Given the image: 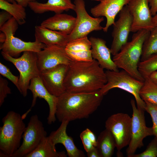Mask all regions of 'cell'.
<instances>
[{
  "instance_id": "obj_1",
  "label": "cell",
  "mask_w": 157,
  "mask_h": 157,
  "mask_svg": "<svg viewBox=\"0 0 157 157\" xmlns=\"http://www.w3.org/2000/svg\"><path fill=\"white\" fill-rule=\"evenodd\" d=\"M107 81L105 72L96 60H72L69 65L64 85L67 92H91L99 90Z\"/></svg>"
},
{
  "instance_id": "obj_2",
  "label": "cell",
  "mask_w": 157,
  "mask_h": 157,
  "mask_svg": "<svg viewBox=\"0 0 157 157\" xmlns=\"http://www.w3.org/2000/svg\"><path fill=\"white\" fill-rule=\"evenodd\" d=\"M104 96L99 90L87 92L65 91L57 97L56 118L60 122L87 118L97 109Z\"/></svg>"
},
{
  "instance_id": "obj_3",
  "label": "cell",
  "mask_w": 157,
  "mask_h": 157,
  "mask_svg": "<svg viewBox=\"0 0 157 157\" xmlns=\"http://www.w3.org/2000/svg\"><path fill=\"white\" fill-rule=\"evenodd\" d=\"M150 31L139 30L133 35L131 40L127 42L120 51L113 56V60L118 68L126 72L136 79L144 81V79L138 70L143 44Z\"/></svg>"
},
{
  "instance_id": "obj_4",
  "label": "cell",
  "mask_w": 157,
  "mask_h": 157,
  "mask_svg": "<svg viewBox=\"0 0 157 157\" xmlns=\"http://www.w3.org/2000/svg\"><path fill=\"white\" fill-rule=\"evenodd\" d=\"M24 116L14 111L8 112L0 127V157H11L19 148L26 128Z\"/></svg>"
},
{
  "instance_id": "obj_5",
  "label": "cell",
  "mask_w": 157,
  "mask_h": 157,
  "mask_svg": "<svg viewBox=\"0 0 157 157\" xmlns=\"http://www.w3.org/2000/svg\"><path fill=\"white\" fill-rule=\"evenodd\" d=\"M105 73L107 83L99 90L101 93L104 95L111 89H120L133 95L137 107L145 111V103L139 94L144 81L136 79L122 69L120 71L107 70Z\"/></svg>"
},
{
  "instance_id": "obj_6",
  "label": "cell",
  "mask_w": 157,
  "mask_h": 157,
  "mask_svg": "<svg viewBox=\"0 0 157 157\" xmlns=\"http://www.w3.org/2000/svg\"><path fill=\"white\" fill-rule=\"evenodd\" d=\"M18 24L13 17L0 27L1 31L6 36L5 42L0 46L3 52L14 58H17L22 52L31 51L38 53L46 46L36 40L25 42L14 36Z\"/></svg>"
},
{
  "instance_id": "obj_7",
  "label": "cell",
  "mask_w": 157,
  "mask_h": 157,
  "mask_svg": "<svg viewBox=\"0 0 157 157\" xmlns=\"http://www.w3.org/2000/svg\"><path fill=\"white\" fill-rule=\"evenodd\" d=\"M1 54L4 59L12 63L19 71L18 90L24 97H26L27 95L31 80L40 76V72L38 65L37 53L25 51L19 58L12 57L2 51Z\"/></svg>"
},
{
  "instance_id": "obj_8",
  "label": "cell",
  "mask_w": 157,
  "mask_h": 157,
  "mask_svg": "<svg viewBox=\"0 0 157 157\" xmlns=\"http://www.w3.org/2000/svg\"><path fill=\"white\" fill-rule=\"evenodd\" d=\"M133 113L131 117V138L126 149L128 157H132L136 151L144 146L143 140L146 137L153 135L152 127L147 126L146 124L144 110L136 106L133 99L131 101Z\"/></svg>"
},
{
  "instance_id": "obj_9",
  "label": "cell",
  "mask_w": 157,
  "mask_h": 157,
  "mask_svg": "<svg viewBox=\"0 0 157 157\" xmlns=\"http://www.w3.org/2000/svg\"><path fill=\"white\" fill-rule=\"evenodd\" d=\"M74 10L76 17L74 27L69 35V41L86 37L93 31L103 29L100 24L104 21V18L103 17H93L90 16L86 10L84 0H74Z\"/></svg>"
},
{
  "instance_id": "obj_10",
  "label": "cell",
  "mask_w": 157,
  "mask_h": 157,
  "mask_svg": "<svg viewBox=\"0 0 157 157\" xmlns=\"http://www.w3.org/2000/svg\"><path fill=\"white\" fill-rule=\"evenodd\" d=\"M105 126L115 139L117 156H121L120 151L129 145L131 140V117L123 113L113 114L106 120Z\"/></svg>"
},
{
  "instance_id": "obj_11",
  "label": "cell",
  "mask_w": 157,
  "mask_h": 157,
  "mask_svg": "<svg viewBox=\"0 0 157 157\" xmlns=\"http://www.w3.org/2000/svg\"><path fill=\"white\" fill-rule=\"evenodd\" d=\"M47 136V132L38 115H32L23 134L22 144L11 157H25Z\"/></svg>"
},
{
  "instance_id": "obj_12",
  "label": "cell",
  "mask_w": 157,
  "mask_h": 157,
  "mask_svg": "<svg viewBox=\"0 0 157 157\" xmlns=\"http://www.w3.org/2000/svg\"><path fill=\"white\" fill-rule=\"evenodd\" d=\"M133 22L132 16L126 5L119 12L118 19L113 24V40L110 49L113 56L118 53L128 42Z\"/></svg>"
},
{
  "instance_id": "obj_13",
  "label": "cell",
  "mask_w": 157,
  "mask_h": 157,
  "mask_svg": "<svg viewBox=\"0 0 157 157\" xmlns=\"http://www.w3.org/2000/svg\"><path fill=\"white\" fill-rule=\"evenodd\" d=\"M149 3L148 0H130L127 5L133 18L131 32L142 29L150 31L155 27Z\"/></svg>"
},
{
  "instance_id": "obj_14",
  "label": "cell",
  "mask_w": 157,
  "mask_h": 157,
  "mask_svg": "<svg viewBox=\"0 0 157 157\" xmlns=\"http://www.w3.org/2000/svg\"><path fill=\"white\" fill-rule=\"evenodd\" d=\"M37 54L38 65L40 72L60 64L69 65L72 61L64 47L46 46Z\"/></svg>"
},
{
  "instance_id": "obj_15",
  "label": "cell",
  "mask_w": 157,
  "mask_h": 157,
  "mask_svg": "<svg viewBox=\"0 0 157 157\" xmlns=\"http://www.w3.org/2000/svg\"><path fill=\"white\" fill-rule=\"evenodd\" d=\"M68 67L69 65L60 64L40 72L42 83L51 94L58 97L66 91L64 81Z\"/></svg>"
},
{
  "instance_id": "obj_16",
  "label": "cell",
  "mask_w": 157,
  "mask_h": 157,
  "mask_svg": "<svg viewBox=\"0 0 157 157\" xmlns=\"http://www.w3.org/2000/svg\"><path fill=\"white\" fill-rule=\"evenodd\" d=\"M100 3L92 8L90 12L94 17H105L106 22L103 30L107 32L110 26L115 23V17L123 8L127 5L130 0H92Z\"/></svg>"
},
{
  "instance_id": "obj_17",
  "label": "cell",
  "mask_w": 157,
  "mask_h": 157,
  "mask_svg": "<svg viewBox=\"0 0 157 157\" xmlns=\"http://www.w3.org/2000/svg\"><path fill=\"white\" fill-rule=\"evenodd\" d=\"M28 89L33 94L31 108L35 106L37 98L44 99L48 104L49 108V114L47 118V123L49 124L54 123L56 119V113L58 97L49 92L40 77L34 78L31 80Z\"/></svg>"
},
{
  "instance_id": "obj_18",
  "label": "cell",
  "mask_w": 157,
  "mask_h": 157,
  "mask_svg": "<svg viewBox=\"0 0 157 157\" xmlns=\"http://www.w3.org/2000/svg\"><path fill=\"white\" fill-rule=\"evenodd\" d=\"M91 44V53L93 59L98 62L104 69L118 71V67L111 58L110 49L106 44L104 39L91 37L89 39Z\"/></svg>"
},
{
  "instance_id": "obj_19",
  "label": "cell",
  "mask_w": 157,
  "mask_h": 157,
  "mask_svg": "<svg viewBox=\"0 0 157 157\" xmlns=\"http://www.w3.org/2000/svg\"><path fill=\"white\" fill-rule=\"evenodd\" d=\"M61 122L59 128L52 132L49 136L53 143L55 145L59 143L62 144L69 157H85L83 152L77 147L72 138L67 133V128L69 122L63 121Z\"/></svg>"
},
{
  "instance_id": "obj_20",
  "label": "cell",
  "mask_w": 157,
  "mask_h": 157,
  "mask_svg": "<svg viewBox=\"0 0 157 157\" xmlns=\"http://www.w3.org/2000/svg\"><path fill=\"white\" fill-rule=\"evenodd\" d=\"M35 40L46 46L56 45L65 47L69 42V35L52 30L41 25L35 27Z\"/></svg>"
},
{
  "instance_id": "obj_21",
  "label": "cell",
  "mask_w": 157,
  "mask_h": 157,
  "mask_svg": "<svg viewBox=\"0 0 157 157\" xmlns=\"http://www.w3.org/2000/svg\"><path fill=\"white\" fill-rule=\"evenodd\" d=\"M76 21V17L72 15L58 13L43 21L40 25L52 30L69 35L74 27Z\"/></svg>"
},
{
  "instance_id": "obj_22",
  "label": "cell",
  "mask_w": 157,
  "mask_h": 157,
  "mask_svg": "<svg viewBox=\"0 0 157 157\" xmlns=\"http://www.w3.org/2000/svg\"><path fill=\"white\" fill-rule=\"evenodd\" d=\"M28 6L35 13L38 14L49 11L60 13L70 10H74L75 8L71 0H47L45 3L35 1L30 3Z\"/></svg>"
},
{
  "instance_id": "obj_23",
  "label": "cell",
  "mask_w": 157,
  "mask_h": 157,
  "mask_svg": "<svg viewBox=\"0 0 157 157\" xmlns=\"http://www.w3.org/2000/svg\"><path fill=\"white\" fill-rule=\"evenodd\" d=\"M49 136H47L37 147L25 157H66L64 151L58 152Z\"/></svg>"
},
{
  "instance_id": "obj_24",
  "label": "cell",
  "mask_w": 157,
  "mask_h": 157,
  "mask_svg": "<svg viewBox=\"0 0 157 157\" xmlns=\"http://www.w3.org/2000/svg\"><path fill=\"white\" fill-rule=\"evenodd\" d=\"M101 157H111L116 148L115 139L111 133L105 129L100 133L97 139L96 147Z\"/></svg>"
},
{
  "instance_id": "obj_25",
  "label": "cell",
  "mask_w": 157,
  "mask_h": 157,
  "mask_svg": "<svg viewBox=\"0 0 157 157\" xmlns=\"http://www.w3.org/2000/svg\"><path fill=\"white\" fill-rule=\"evenodd\" d=\"M25 8L16 1L11 3L0 0V9L10 13L20 25H22L26 22V15Z\"/></svg>"
},
{
  "instance_id": "obj_26",
  "label": "cell",
  "mask_w": 157,
  "mask_h": 157,
  "mask_svg": "<svg viewBox=\"0 0 157 157\" xmlns=\"http://www.w3.org/2000/svg\"><path fill=\"white\" fill-rule=\"evenodd\" d=\"M157 54V28L150 31V34L144 41L142 47L141 61Z\"/></svg>"
},
{
  "instance_id": "obj_27",
  "label": "cell",
  "mask_w": 157,
  "mask_h": 157,
  "mask_svg": "<svg viewBox=\"0 0 157 157\" xmlns=\"http://www.w3.org/2000/svg\"><path fill=\"white\" fill-rule=\"evenodd\" d=\"M139 94L144 102L157 105V85L151 81L149 77L144 79Z\"/></svg>"
},
{
  "instance_id": "obj_28",
  "label": "cell",
  "mask_w": 157,
  "mask_h": 157,
  "mask_svg": "<svg viewBox=\"0 0 157 157\" xmlns=\"http://www.w3.org/2000/svg\"><path fill=\"white\" fill-rule=\"evenodd\" d=\"M91 44L87 36L69 41L65 47L66 52L78 53L90 50Z\"/></svg>"
},
{
  "instance_id": "obj_29",
  "label": "cell",
  "mask_w": 157,
  "mask_h": 157,
  "mask_svg": "<svg viewBox=\"0 0 157 157\" xmlns=\"http://www.w3.org/2000/svg\"><path fill=\"white\" fill-rule=\"evenodd\" d=\"M138 70L144 79L149 77L152 72L157 71V54L140 62Z\"/></svg>"
},
{
  "instance_id": "obj_30",
  "label": "cell",
  "mask_w": 157,
  "mask_h": 157,
  "mask_svg": "<svg viewBox=\"0 0 157 157\" xmlns=\"http://www.w3.org/2000/svg\"><path fill=\"white\" fill-rule=\"evenodd\" d=\"M145 102V111L150 114L151 118L153 135L157 138V105L147 101Z\"/></svg>"
},
{
  "instance_id": "obj_31",
  "label": "cell",
  "mask_w": 157,
  "mask_h": 157,
  "mask_svg": "<svg viewBox=\"0 0 157 157\" xmlns=\"http://www.w3.org/2000/svg\"><path fill=\"white\" fill-rule=\"evenodd\" d=\"M157 157V138L154 137L142 152L134 154L132 157Z\"/></svg>"
},
{
  "instance_id": "obj_32",
  "label": "cell",
  "mask_w": 157,
  "mask_h": 157,
  "mask_svg": "<svg viewBox=\"0 0 157 157\" xmlns=\"http://www.w3.org/2000/svg\"><path fill=\"white\" fill-rule=\"evenodd\" d=\"M0 74L11 81L16 87L18 90L19 89L18 81L19 77L14 75L7 67L1 63H0Z\"/></svg>"
},
{
  "instance_id": "obj_33",
  "label": "cell",
  "mask_w": 157,
  "mask_h": 157,
  "mask_svg": "<svg viewBox=\"0 0 157 157\" xmlns=\"http://www.w3.org/2000/svg\"><path fill=\"white\" fill-rule=\"evenodd\" d=\"M7 80L0 76V106L4 103L8 94L11 93L10 88L8 86Z\"/></svg>"
},
{
  "instance_id": "obj_34",
  "label": "cell",
  "mask_w": 157,
  "mask_h": 157,
  "mask_svg": "<svg viewBox=\"0 0 157 157\" xmlns=\"http://www.w3.org/2000/svg\"><path fill=\"white\" fill-rule=\"evenodd\" d=\"M80 138L82 141L84 149L86 152L88 151L94 147L88 138L86 130L83 131L80 134Z\"/></svg>"
},
{
  "instance_id": "obj_35",
  "label": "cell",
  "mask_w": 157,
  "mask_h": 157,
  "mask_svg": "<svg viewBox=\"0 0 157 157\" xmlns=\"http://www.w3.org/2000/svg\"><path fill=\"white\" fill-rule=\"evenodd\" d=\"M13 17L9 13L3 10L0 13V27Z\"/></svg>"
},
{
  "instance_id": "obj_36",
  "label": "cell",
  "mask_w": 157,
  "mask_h": 157,
  "mask_svg": "<svg viewBox=\"0 0 157 157\" xmlns=\"http://www.w3.org/2000/svg\"><path fill=\"white\" fill-rule=\"evenodd\" d=\"M87 135L89 138L93 145L96 147L97 140L94 133L90 129L87 128L86 129Z\"/></svg>"
},
{
  "instance_id": "obj_37",
  "label": "cell",
  "mask_w": 157,
  "mask_h": 157,
  "mask_svg": "<svg viewBox=\"0 0 157 157\" xmlns=\"http://www.w3.org/2000/svg\"><path fill=\"white\" fill-rule=\"evenodd\" d=\"M148 1L152 15L154 16L157 13V0H148Z\"/></svg>"
},
{
  "instance_id": "obj_38",
  "label": "cell",
  "mask_w": 157,
  "mask_h": 157,
  "mask_svg": "<svg viewBox=\"0 0 157 157\" xmlns=\"http://www.w3.org/2000/svg\"><path fill=\"white\" fill-rule=\"evenodd\" d=\"M87 153L88 157H101L98 150L96 147L87 152Z\"/></svg>"
},
{
  "instance_id": "obj_39",
  "label": "cell",
  "mask_w": 157,
  "mask_h": 157,
  "mask_svg": "<svg viewBox=\"0 0 157 157\" xmlns=\"http://www.w3.org/2000/svg\"><path fill=\"white\" fill-rule=\"evenodd\" d=\"M36 0H15L17 3L20 4L25 8L28 6L29 3Z\"/></svg>"
},
{
  "instance_id": "obj_40",
  "label": "cell",
  "mask_w": 157,
  "mask_h": 157,
  "mask_svg": "<svg viewBox=\"0 0 157 157\" xmlns=\"http://www.w3.org/2000/svg\"><path fill=\"white\" fill-rule=\"evenodd\" d=\"M149 77L151 81L157 85V71L151 73Z\"/></svg>"
},
{
  "instance_id": "obj_41",
  "label": "cell",
  "mask_w": 157,
  "mask_h": 157,
  "mask_svg": "<svg viewBox=\"0 0 157 157\" xmlns=\"http://www.w3.org/2000/svg\"><path fill=\"white\" fill-rule=\"evenodd\" d=\"M6 39V36L5 34L1 32L0 34V42L2 43H4Z\"/></svg>"
},
{
  "instance_id": "obj_42",
  "label": "cell",
  "mask_w": 157,
  "mask_h": 157,
  "mask_svg": "<svg viewBox=\"0 0 157 157\" xmlns=\"http://www.w3.org/2000/svg\"><path fill=\"white\" fill-rule=\"evenodd\" d=\"M153 21L155 27L157 28V13L153 17Z\"/></svg>"
},
{
  "instance_id": "obj_43",
  "label": "cell",
  "mask_w": 157,
  "mask_h": 157,
  "mask_svg": "<svg viewBox=\"0 0 157 157\" xmlns=\"http://www.w3.org/2000/svg\"><path fill=\"white\" fill-rule=\"evenodd\" d=\"M7 2H8L11 3H13L15 1H16L15 0H4Z\"/></svg>"
}]
</instances>
